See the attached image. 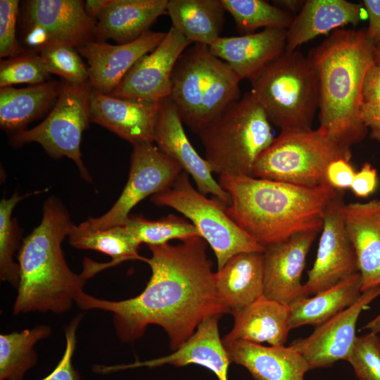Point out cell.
I'll list each match as a JSON object with an SVG mask.
<instances>
[{
  "label": "cell",
  "instance_id": "1",
  "mask_svg": "<svg viewBox=\"0 0 380 380\" xmlns=\"http://www.w3.org/2000/svg\"><path fill=\"white\" fill-rule=\"evenodd\" d=\"M208 243L195 236L182 243L148 246L146 258L151 276L137 296L122 300L100 299L81 291L75 303L82 310H102L113 314L120 341L132 342L147 327H161L168 336L170 348L178 349L204 320L230 310L215 286Z\"/></svg>",
  "mask_w": 380,
  "mask_h": 380
},
{
  "label": "cell",
  "instance_id": "2",
  "mask_svg": "<svg viewBox=\"0 0 380 380\" xmlns=\"http://www.w3.org/2000/svg\"><path fill=\"white\" fill-rule=\"evenodd\" d=\"M231 197L229 217L264 248L307 232L319 233L325 211L338 190L308 187L249 176H219Z\"/></svg>",
  "mask_w": 380,
  "mask_h": 380
},
{
  "label": "cell",
  "instance_id": "3",
  "mask_svg": "<svg viewBox=\"0 0 380 380\" xmlns=\"http://www.w3.org/2000/svg\"><path fill=\"white\" fill-rule=\"evenodd\" d=\"M375 45L366 29H338L310 49L308 57L317 75L319 126L342 146L350 148L368 132L360 110L362 83L374 63Z\"/></svg>",
  "mask_w": 380,
  "mask_h": 380
},
{
  "label": "cell",
  "instance_id": "4",
  "mask_svg": "<svg viewBox=\"0 0 380 380\" xmlns=\"http://www.w3.org/2000/svg\"><path fill=\"white\" fill-rule=\"evenodd\" d=\"M74 224L62 202L49 198L39 224L19 249V282L13 315L32 312L62 314L71 310L87 279L68 267L61 243Z\"/></svg>",
  "mask_w": 380,
  "mask_h": 380
},
{
  "label": "cell",
  "instance_id": "5",
  "mask_svg": "<svg viewBox=\"0 0 380 380\" xmlns=\"http://www.w3.org/2000/svg\"><path fill=\"white\" fill-rule=\"evenodd\" d=\"M198 135L213 172L249 177H253L257 159L275 138L251 91L208 122Z\"/></svg>",
  "mask_w": 380,
  "mask_h": 380
},
{
  "label": "cell",
  "instance_id": "6",
  "mask_svg": "<svg viewBox=\"0 0 380 380\" xmlns=\"http://www.w3.org/2000/svg\"><path fill=\"white\" fill-rule=\"evenodd\" d=\"M250 82L270 123L281 131L312 128L319 87L307 56L298 50L285 51Z\"/></svg>",
  "mask_w": 380,
  "mask_h": 380
},
{
  "label": "cell",
  "instance_id": "7",
  "mask_svg": "<svg viewBox=\"0 0 380 380\" xmlns=\"http://www.w3.org/2000/svg\"><path fill=\"white\" fill-rule=\"evenodd\" d=\"M350 148L341 146L319 127L281 131L257 159L253 177L313 187L327 183L325 173L333 161H350Z\"/></svg>",
  "mask_w": 380,
  "mask_h": 380
},
{
  "label": "cell",
  "instance_id": "8",
  "mask_svg": "<svg viewBox=\"0 0 380 380\" xmlns=\"http://www.w3.org/2000/svg\"><path fill=\"white\" fill-rule=\"evenodd\" d=\"M151 200L158 206L173 208L191 221L213 249L217 270L239 253L264 251L229 217L227 205L196 189L184 171L170 189L152 196Z\"/></svg>",
  "mask_w": 380,
  "mask_h": 380
},
{
  "label": "cell",
  "instance_id": "9",
  "mask_svg": "<svg viewBox=\"0 0 380 380\" xmlns=\"http://www.w3.org/2000/svg\"><path fill=\"white\" fill-rule=\"evenodd\" d=\"M91 90L89 82H63L60 95L46 118L32 129L15 133L12 144L20 146L37 142L54 158L66 156L75 163L82 177L91 182V177L82 158L80 144L82 133L91 122Z\"/></svg>",
  "mask_w": 380,
  "mask_h": 380
},
{
  "label": "cell",
  "instance_id": "10",
  "mask_svg": "<svg viewBox=\"0 0 380 380\" xmlns=\"http://www.w3.org/2000/svg\"><path fill=\"white\" fill-rule=\"evenodd\" d=\"M182 167L161 152L154 143L133 146L127 182L120 197L104 215L88 219L94 229L123 225L131 210L141 200L170 189Z\"/></svg>",
  "mask_w": 380,
  "mask_h": 380
},
{
  "label": "cell",
  "instance_id": "11",
  "mask_svg": "<svg viewBox=\"0 0 380 380\" xmlns=\"http://www.w3.org/2000/svg\"><path fill=\"white\" fill-rule=\"evenodd\" d=\"M23 5L25 43L37 51L49 44L77 49L96 36V20L87 15L83 1L30 0Z\"/></svg>",
  "mask_w": 380,
  "mask_h": 380
},
{
  "label": "cell",
  "instance_id": "12",
  "mask_svg": "<svg viewBox=\"0 0 380 380\" xmlns=\"http://www.w3.org/2000/svg\"><path fill=\"white\" fill-rule=\"evenodd\" d=\"M343 196L344 191H338L325 211L316 258L303 284L307 296L359 272L356 253L344 224Z\"/></svg>",
  "mask_w": 380,
  "mask_h": 380
},
{
  "label": "cell",
  "instance_id": "13",
  "mask_svg": "<svg viewBox=\"0 0 380 380\" xmlns=\"http://www.w3.org/2000/svg\"><path fill=\"white\" fill-rule=\"evenodd\" d=\"M191 44L171 26L160 43L132 66L110 95L150 103L169 98L175 65Z\"/></svg>",
  "mask_w": 380,
  "mask_h": 380
},
{
  "label": "cell",
  "instance_id": "14",
  "mask_svg": "<svg viewBox=\"0 0 380 380\" xmlns=\"http://www.w3.org/2000/svg\"><path fill=\"white\" fill-rule=\"evenodd\" d=\"M379 296L380 286L363 291L350 307L315 327L308 337L294 340L289 346L302 355L310 369L330 367L339 360L347 361L357 337L358 317Z\"/></svg>",
  "mask_w": 380,
  "mask_h": 380
},
{
  "label": "cell",
  "instance_id": "15",
  "mask_svg": "<svg viewBox=\"0 0 380 380\" xmlns=\"http://www.w3.org/2000/svg\"><path fill=\"white\" fill-rule=\"evenodd\" d=\"M154 144L193 178L201 194H210L227 206L230 205L229 194L213 178L208 163L201 157L191 145L177 110L169 98L160 103Z\"/></svg>",
  "mask_w": 380,
  "mask_h": 380
},
{
  "label": "cell",
  "instance_id": "16",
  "mask_svg": "<svg viewBox=\"0 0 380 380\" xmlns=\"http://www.w3.org/2000/svg\"><path fill=\"white\" fill-rule=\"evenodd\" d=\"M317 232L297 234L289 239L264 248V292L265 297L290 305L307 296L301 276L307 255Z\"/></svg>",
  "mask_w": 380,
  "mask_h": 380
},
{
  "label": "cell",
  "instance_id": "17",
  "mask_svg": "<svg viewBox=\"0 0 380 380\" xmlns=\"http://www.w3.org/2000/svg\"><path fill=\"white\" fill-rule=\"evenodd\" d=\"M166 32L148 31L126 44L90 41L77 49L88 62L89 83L96 91L110 94L132 66L152 51Z\"/></svg>",
  "mask_w": 380,
  "mask_h": 380
},
{
  "label": "cell",
  "instance_id": "18",
  "mask_svg": "<svg viewBox=\"0 0 380 380\" xmlns=\"http://www.w3.org/2000/svg\"><path fill=\"white\" fill-rule=\"evenodd\" d=\"M160 103L114 97L92 89L90 121L108 129L132 146L154 143Z\"/></svg>",
  "mask_w": 380,
  "mask_h": 380
},
{
  "label": "cell",
  "instance_id": "19",
  "mask_svg": "<svg viewBox=\"0 0 380 380\" xmlns=\"http://www.w3.org/2000/svg\"><path fill=\"white\" fill-rule=\"evenodd\" d=\"M219 317L214 316L202 322L193 335L169 355L144 362L136 361L125 365H95L94 371L107 374L139 367H156L165 364L183 367L194 363L210 369L218 380H228L227 372L231 361L220 336Z\"/></svg>",
  "mask_w": 380,
  "mask_h": 380
},
{
  "label": "cell",
  "instance_id": "20",
  "mask_svg": "<svg viewBox=\"0 0 380 380\" xmlns=\"http://www.w3.org/2000/svg\"><path fill=\"white\" fill-rule=\"evenodd\" d=\"M286 30L265 28L236 37H220L210 53L227 63L241 80L255 78L286 50Z\"/></svg>",
  "mask_w": 380,
  "mask_h": 380
},
{
  "label": "cell",
  "instance_id": "21",
  "mask_svg": "<svg viewBox=\"0 0 380 380\" xmlns=\"http://www.w3.org/2000/svg\"><path fill=\"white\" fill-rule=\"evenodd\" d=\"M213 54L200 44L189 46L179 56L171 76L169 99L183 122L198 134L203 96Z\"/></svg>",
  "mask_w": 380,
  "mask_h": 380
},
{
  "label": "cell",
  "instance_id": "22",
  "mask_svg": "<svg viewBox=\"0 0 380 380\" xmlns=\"http://www.w3.org/2000/svg\"><path fill=\"white\" fill-rule=\"evenodd\" d=\"M346 229L354 247L362 292L380 286V199L344 204Z\"/></svg>",
  "mask_w": 380,
  "mask_h": 380
},
{
  "label": "cell",
  "instance_id": "23",
  "mask_svg": "<svg viewBox=\"0 0 380 380\" xmlns=\"http://www.w3.org/2000/svg\"><path fill=\"white\" fill-rule=\"evenodd\" d=\"M231 362L244 367L255 380H304L310 367L293 348L244 341H223Z\"/></svg>",
  "mask_w": 380,
  "mask_h": 380
},
{
  "label": "cell",
  "instance_id": "24",
  "mask_svg": "<svg viewBox=\"0 0 380 380\" xmlns=\"http://www.w3.org/2000/svg\"><path fill=\"white\" fill-rule=\"evenodd\" d=\"M365 11L362 3L346 0H305L301 11L286 30L287 51L322 34L348 25L357 26Z\"/></svg>",
  "mask_w": 380,
  "mask_h": 380
},
{
  "label": "cell",
  "instance_id": "25",
  "mask_svg": "<svg viewBox=\"0 0 380 380\" xmlns=\"http://www.w3.org/2000/svg\"><path fill=\"white\" fill-rule=\"evenodd\" d=\"M234 326L223 341H244L272 346H284L289 331V306L262 296L232 312Z\"/></svg>",
  "mask_w": 380,
  "mask_h": 380
},
{
  "label": "cell",
  "instance_id": "26",
  "mask_svg": "<svg viewBox=\"0 0 380 380\" xmlns=\"http://www.w3.org/2000/svg\"><path fill=\"white\" fill-rule=\"evenodd\" d=\"M167 3L168 0H110L96 18L97 41L110 39L122 44L138 39L167 13Z\"/></svg>",
  "mask_w": 380,
  "mask_h": 380
},
{
  "label": "cell",
  "instance_id": "27",
  "mask_svg": "<svg viewBox=\"0 0 380 380\" xmlns=\"http://www.w3.org/2000/svg\"><path fill=\"white\" fill-rule=\"evenodd\" d=\"M262 253H239L215 273L216 289L230 313L264 296Z\"/></svg>",
  "mask_w": 380,
  "mask_h": 380
},
{
  "label": "cell",
  "instance_id": "28",
  "mask_svg": "<svg viewBox=\"0 0 380 380\" xmlns=\"http://www.w3.org/2000/svg\"><path fill=\"white\" fill-rule=\"evenodd\" d=\"M68 238L70 244L76 248L94 250L111 258V260L106 263L85 259L81 274L86 279L125 261L139 260L145 262L146 259L139 253L140 243L127 232L123 225L94 229L86 220L78 225L74 224Z\"/></svg>",
  "mask_w": 380,
  "mask_h": 380
},
{
  "label": "cell",
  "instance_id": "29",
  "mask_svg": "<svg viewBox=\"0 0 380 380\" xmlns=\"http://www.w3.org/2000/svg\"><path fill=\"white\" fill-rule=\"evenodd\" d=\"M362 293L357 272L312 297L300 298L289 305L290 329L308 324L317 327L353 305Z\"/></svg>",
  "mask_w": 380,
  "mask_h": 380
},
{
  "label": "cell",
  "instance_id": "30",
  "mask_svg": "<svg viewBox=\"0 0 380 380\" xmlns=\"http://www.w3.org/2000/svg\"><path fill=\"white\" fill-rule=\"evenodd\" d=\"M58 82H45L25 88H0V125L15 133L25 129L56 103L62 88Z\"/></svg>",
  "mask_w": 380,
  "mask_h": 380
},
{
  "label": "cell",
  "instance_id": "31",
  "mask_svg": "<svg viewBox=\"0 0 380 380\" xmlns=\"http://www.w3.org/2000/svg\"><path fill=\"white\" fill-rule=\"evenodd\" d=\"M226 10L221 0H169L172 26L193 44L209 46L220 37Z\"/></svg>",
  "mask_w": 380,
  "mask_h": 380
},
{
  "label": "cell",
  "instance_id": "32",
  "mask_svg": "<svg viewBox=\"0 0 380 380\" xmlns=\"http://www.w3.org/2000/svg\"><path fill=\"white\" fill-rule=\"evenodd\" d=\"M51 334L48 325L0 335V380H23L37 362L35 344Z\"/></svg>",
  "mask_w": 380,
  "mask_h": 380
},
{
  "label": "cell",
  "instance_id": "33",
  "mask_svg": "<svg viewBox=\"0 0 380 380\" xmlns=\"http://www.w3.org/2000/svg\"><path fill=\"white\" fill-rule=\"evenodd\" d=\"M241 80L227 63L213 55L202 99L198 132L208 122L241 98Z\"/></svg>",
  "mask_w": 380,
  "mask_h": 380
},
{
  "label": "cell",
  "instance_id": "34",
  "mask_svg": "<svg viewBox=\"0 0 380 380\" xmlns=\"http://www.w3.org/2000/svg\"><path fill=\"white\" fill-rule=\"evenodd\" d=\"M221 1L241 35L254 33L261 27L288 30L295 17L264 0Z\"/></svg>",
  "mask_w": 380,
  "mask_h": 380
},
{
  "label": "cell",
  "instance_id": "35",
  "mask_svg": "<svg viewBox=\"0 0 380 380\" xmlns=\"http://www.w3.org/2000/svg\"><path fill=\"white\" fill-rule=\"evenodd\" d=\"M123 226L139 243H145L148 246L163 245L172 239L184 241L200 236L191 222L172 214L158 220L140 216L129 217Z\"/></svg>",
  "mask_w": 380,
  "mask_h": 380
},
{
  "label": "cell",
  "instance_id": "36",
  "mask_svg": "<svg viewBox=\"0 0 380 380\" xmlns=\"http://www.w3.org/2000/svg\"><path fill=\"white\" fill-rule=\"evenodd\" d=\"M28 194L14 193L9 198L0 202V279L13 287L19 282V265L13 255L19 246L21 232L16 219L11 215L16 204Z\"/></svg>",
  "mask_w": 380,
  "mask_h": 380
},
{
  "label": "cell",
  "instance_id": "37",
  "mask_svg": "<svg viewBox=\"0 0 380 380\" xmlns=\"http://www.w3.org/2000/svg\"><path fill=\"white\" fill-rule=\"evenodd\" d=\"M49 74L59 75L65 82H89V72L77 49L64 44H49L37 51Z\"/></svg>",
  "mask_w": 380,
  "mask_h": 380
},
{
  "label": "cell",
  "instance_id": "38",
  "mask_svg": "<svg viewBox=\"0 0 380 380\" xmlns=\"http://www.w3.org/2000/svg\"><path fill=\"white\" fill-rule=\"evenodd\" d=\"M49 73L39 55L30 51L0 62V88L16 84H39L46 82Z\"/></svg>",
  "mask_w": 380,
  "mask_h": 380
},
{
  "label": "cell",
  "instance_id": "39",
  "mask_svg": "<svg viewBox=\"0 0 380 380\" xmlns=\"http://www.w3.org/2000/svg\"><path fill=\"white\" fill-rule=\"evenodd\" d=\"M347 361L358 380H380V337L370 331L357 336Z\"/></svg>",
  "mask_w": 380,
  "mask_h": 380
},
{
  "label": "cell",
  "instance_id": "40",
  "mask_svg": "<svg viewBox=\"0 0 380 380\" xmlns=\"http://www.w3.org/2000/svg\"><path fill=\"white\" fill-rule=\"evenodd\" d=\"M19 1H0V56L14 57L25 52L16 38Z\"/></svg>",
  "mask_w": 380,
  "mask_h": 380
},
{
  "label": "cell",
  "instance_id": "41",
  "mask_svg": "<svg viewBox=\"0 0 380 380\" xmlns=\"http://www.w3.org/2000/svg\"><path fill=\"white\" fill-rule=\"evenodd\" d=\"M81 319V314L77 315L66 327L65 348L61 359L49 374L39 380H81L79 372L72 365L77 343L76 332Z\"/></svg>",
  "mask_w": 380,
  "mask_h": 380
},
{
  "label": "cell",
  "instance_id": "42",
  "mask_svg": "<svg viewBox=\"0 0 380 380\" xmlns=\"http://www.w3.org/2000/svg\"><path fill=\"white\" fill-rule=\"evenodd\" d=\"M355 172L349 160L337 159L328 165L325 173L326 182L334 189L344 191L350 187Z\"/></svg>",
  "mask_w": 380,
  "mask_h": 380
},
{
  "label": "cell",
  "instance_id": "43",
  "mask_svg": "<svg viewBox=\"0 0 380 380\" xmlns=\"http://www.w3.org/2000/svg\"><path fill=\"white\" fill-rule=\"evenodd\" d=\"M377 184L376 170L369 163L366 162L360 170L355 172L350 189L355 196L367 198L375 191Z\"/></svg>",
  "mask_w": 380,
  "mask_h": 380
},
{
  "label": "cell",
  "instance_id": "44",
  "mask_svg": "<svg viewBox=\"0 0 380 380\" xmlns=\"http://www.w3.org/2000/svg\"><path fill=\"white\" fill-rule=\"evenodd\" d=\"M362 98L365 103L380 100V66L375 63L368 68L364 77Z\"/></svg>",
  "mask_w": 380,
  "mask_h": 380
},
{
  "label": "cell",
  "instance_id": "45",
  "mask_svg": "<svg viewBox=\"0 0 380 380\" xmlns=\"http://www.w3.org/2000/svg\"><path fill=\"white\" fill-rule=\"evenodd\" d=\"M362 4L369 20L367 35L377 45L380 44V0H364Z\"/></svg>",
  "mask_w": 380,
  "mask_h": 380
},
{
  "label": "cell",
  "instance_id": "46",
  "mask_svg": "<svg viewBox=\"0 0 380 380\" xmlns=\"http://www.w3.org/2000/svg\"><path fill=\"white\" fill-rule=\"evenodd\" d=\"M360 119L368 129L380 128V100L372 103H365L360 110Z\"/></svg>",
  "mask_w": 380,
  "mask_h": 380
},
{
  "label": "cell",
  "instance_id": "47",
  "mask_svg": "<svg viewBox=\"0 0 380 380\" xmlns=\"http://www.w3.org/2000/svg\"><path fill=\"white\" fill-rule=\"evenodd\" d=\"M272 4L279 8L291 14L296 15L303 8L305 0H275L272 1Z\"/></svg>",
  "mask_w": 380,
  "mask_h": 380
},
{
  "label": "cell",
  "instance_id": "48",
  "mask_svg": "<svg viewBox=\"0 0 380 380\" xmlns=\"http://www.w3.org/2000/svg\"><path fill=\"white\" fill-rule=\"evenodd\" d=\"M110 3V0H87L84 3V9L89 17L96 20Z\"/></svg>",
  "mask_w": 380,
  "mask_h": 380
},
{
  "label": "cell",
  "instance_id": "49",
  "mask_svg": "<svg viewBox=\"0 0 380 380\" xmlns=\"http://www.w3.org/2000/svg\"><path fill=\"white\" fill-rule=\"evenodd\" d=\"M362 329H369L371 331L379 333L380 331V314L363 326Z\"/></svg>",
  "mask_w": 380,
  "mask_h": 380
},
{
  "label": "cell",
  "instance_id": "50",
  "mask_svg": "<svg viewBox=\"0 0 380 380\" xmlns=\"http://www.w3.org/2000/svg\"><path fill=\"white\" fill-rule=\"evenodd\" d=\"M374 63L380 66V44L375 45L374 50Z\"/></svg>",
  "mask_w": 380,
  "mask_h": 380
},
{
  "label": "cell",
  "instance_id": "51",
  "mask_svg": "<svg viewBox=\"0 0 380 380\" xmlns=\"http://www.w3.org/2000/svg\"><path fill=\"white\" fill-rule=\"evenodd\" d=\"M369 137L374 140L380 141V128L370 130Z\"/></svg>",
  "mask_w": 380,
  "mask_h": 380
}]
</instances>
